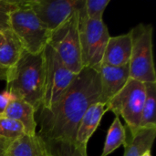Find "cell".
<instances>
[{"mask_svg":"<svg viewBox=\"0 0 156 156\" xmlns=\"http://www.w3.org/2000/svg\"><path fill=\"white\" fill-rule=\"evenodd\" d=\"M100 101L99 71L83 68L49 109H38L36 112V122L40 126L37 134L43 140H65L75 143L81 118L92 104Z\"/></svg>","mask_w":156,"mask_h":156,"instance_id":"obj_1","label":"cell"},{"mask_svg":"<svg viewBox=\"0 0 156 156\" xmlns=\"http://www.w3.org/2000/svg\"><path fill=\"white\" fill-rule=\"evenodd\" d=\"M5 82L6 90L29 103L37 112L41 107L44 95V51L31 54L24 50L16 64L8 69Z\"/></svg>","mask_w":156,"mask_h":156,"instance_id":"obj_2","label":"cell"},{"mask_svg":"<svg viewBox=\"0 0 156 156\" xmlns=\"http://www.w3.org/2000/svg\"><path fill=\"white\" fill-rule=\"evenodd\" d=\"M9 28L22 44L24 50L39 54L48 44L50 31L27 5L25 0L19 7L9 14Z\"/></svg>","mask_w":156,"mask_h":156,"instance_id":"obj_3","label":"cell"},{"mask_svg":"<svg viewBox=\"0 0 156 156\" xmlns=\"http://www.w3.org/2000/svg\"><path fill=\"white\" fill-rule=\"evenodd\" d=\"M153 26L140 23L130 31L132 54L129 62L130 79L143 83H155L156 72L153 54Z\"/></svg>","mask_w":156,"mask_h":156,"instance_id":"obj_4","label":"cell"},{"mask_svg":"<svg viewBox=\"0 0 156 156\" xmlns=\"http://www.w3.org/2000/svg\"><path fill=\"white\" fill-rule=\"evenodd\" d=\"M83 8L51 31L48 44L56 52L64 66L75 74L83 69L79 33L80 13Z\"/></svg>","mask_w":156,"mask_h":156,"instance_id":"obj_5","label":"cell"},{"mask_svg":"<svg viewBox=\"0 0 156 156\" xmlns=\"http://www.w3.org/2000/svg\"><path fill=\"white\" fill-rule=\"evenodd\" d=\"M80 44L83 68L98 70L107 42L110 38L108 27L103 20H91L85 15V6L80 13Z\"/></svg>","mask_w":156,"mask_h":156,"instance_id":"obj_6","label":"cell"},{"mask_svg":"<svg viewBox=\"0 0 156 156\" xmlns=\"http://www.w3.org/2000/svg\"><path fill=\"white\" fill-rule=\"evenodd\" d=\"M145 95V84L129 79L123 89L106 105L107 112L122 117L128 132L133 134L140 129Z\"/></svg>","mask_w":156,"mask_h":156,"instance_id":"obj_7","label":"cell"},{"mask_svg":"<svg viewBox=\"0 0 156 156\" xmlns=\"http://www.w3.org/2000/svg\"><path fill=\"white\" fill-rule=\"evenodd\" d=\"M45 85L39 109H49L70 86L76 75L68 69L56 52L48 45L44 49Z\"/></svg>","mask_w":156,"mask_h":156,"instance_id":"obj_8","label":"cell"},{"mask_svg":"<svg viewBox=\"0 0 156 156\" xmlns=\"http://www.w3.org/2000/svg\"><path fill=\"white\" fill-rule=\"evenodd\" d=\"M26 3L51 32L83 8L85 0H26Z\"/></svg>","mask_w":156,"mask_h":156,"instance_id":"obj_9","label":"cell"},{"mask_svg":"<svg viewBox=\"0 0 156 156\" xmlns=\"http://www.w3.org/2000/svg\"><path fill=\"white\" fill-rule=\"evenodd\" d=\"M98 71L101 81L100 102L107 105L123 89L129 80V65L113 67L102 64Z\"/></svg>","mask_w":156,"mask_h":156,"instance_id":"obj_10","label":"cell"},{"mask_svg":"<svg viewBox=\"0 0 156 156\" xmlns=\"http://www.w3.org/2000/svg\"><path fill=\"white\" fill-rule=\"evenodd\" d=\"M132 54V36L126 34L110 37L102 58L101 65L122 67L129 65Z\"/></svg>","mask_w":156,"mask_h":156,"instance_id":"obj_11","label":"cell"},{"mask_svg":"<svg viewBox=\"0 0 156 156\" xmlns=\"http://www.w3.org/2000/svg\"><path fill=\"white\" fill-rule=\"evenodd\" d=\"M107 112L106 105L101 102L92 104L81 118L75 136V144L81 149L87 150V145L96 132L103 115Z\"/></svg>","mask_w":156,"mask_h":156,"instance_id":"obj_12","label":"cell"},{"mask_svg":"<svg viewBox=\"0 0 156 156\" xmlns=\"http://www.w3.org/2000/svg\"><path fill=\"white\" fill-rule=\"evenodd\" d=\"M36 110L27 101L16 99L13 101L0 114V117L9 118L18 122L24 128L25 134L34 136L37 134Z\"/></svg>","mask_w":156,"mask_h":156,"instance_id":"obj_13","label":"cell"},{"mask_svg":"<svg viewBox=\"0 0 156 156\" xmlns=\"http://www.w3.org/2000/svg\"><path fill=\"white\" fill-rule=\"evenodd\" d=\"M123 156H142L151 151L156 136V127L140 128L136 133H126Z\"/></svg>","mask_w":156,"mask_h":156,"instance_id":"obj_14","label":"cell"},{"mask_svg":"<svg viewBox=\"0 0 156 156\" xmlns=\"http://www.w3.org/2000/svg\"><path fill=\"white\" fill-rule=\"evenodd\" d=\"M24 48L16 35L10 30L3 31L0 40V69H9L19 60Z\"/></svg>","mask_w":156,"mask_h":156,"instance_id":"obj_15","label":"cell"},{"mask_svg":"<svg viewBox=\"0 0 156 156\" xmlns=\"http://www.w3.org/2000/svg\"><path fill=\"white\" fill-rule=\"evenodd\" d=\"M7 156H44L43 146L40 137L23 134L11 142Z\"/></svg>","mask_w":156,"mask_h":156,"instance_id":"obj_16","label":"cell"},{"mask_svg":"<svg viewBox=\"0 0 156 156\" xmlns=\"http://www.w3.org/2000/svg\"><path fill=\"white\" fill-rule=\"evenodd\" d=\"M41 142L44 156H88L87 150L80 148L74 142L43 139H41Z\"/></svg>","mask_w":156,"mask_h":156,"instance_id":"obj_17","label":"cell"},{"mask_svg":"<svg viewBox=\"0 0 156 156\" xmlns=\"http://www.w3.org/2000/svg\"><path fill=\"white\" fill-rule=\"evenodd\" d=\"M126 130L122 123L120 117L115 116L106 135L103 150L101 156H108L119 147L124 146L126 143Z\"/></svg>","mask_w":156,"mask_h":156,"instance_id":"obj_18","label":"cell"},{"mask_svg":"<svg viewBox=\"0 0 156 156\" xmlns=\"http://www.w3.org/2000/svg\"><path fill=\"white\" fill-rule=\"evenodd\" d=\"M145 84V101L144 104L140 128L156 127V82Z\"/></svg>","mask_w":156,"mask_h":156,"instance_id":"obj_19","label":"cell"},{"mask_svg":"<svg viewBox=\"0 0 156 156\" xmlns=\"http://www.w3.org/2000/svg\"><path fill=\"white\" fill-rule=\"evenodd\" d=\"M25 134L23 126L16 121L0 117V137L14 141Z\"/></svg>","mask_w":156,"mask_h":156,"instance_id":"obj_20","label":"cell"},{"mask_svg":"<svg viewBox=\"0 0 156 156\" xmlns=\"http://www.w3.org/2000/svg\"><path fill=\"white\" fill-rule=\"evenodd\" d=\"M111 0H85V15L91 20H103V13Z\"/></svg>","mask_w":156,"mask_h":156,"instance_id":"obj_21","label":"cell"},{"mask_svg":"<svg viewBox=\"0 0 156 156\" xmlns=\"http://www.w3.org/2000/svg\"><path fill=\"white\" fill-rule=\"evenodd\" d=\"M15 100H16V98L8 90H5L0 92V114L3 113L6 107Z\"/></svg>","mask_w":156,"mask_h":156,"instance_id":"obj_22","label":"cell"},{"mask_svg":"<svg viewBox=\"0 0 156 156\" xmlns=\"http://www.w3.org/2000/svg\"><path fill=\"white\" fill-rule=\"evenodd\" d=\"M12 141L0 137V156H7V150Z\"/></svg>","mask_w":156,"mask_h":156,"instance_id":"obj_23","label":"cell"},{"mask_svg":"<svg viewBox=\"0 0 156 156\" xmlns=\"http://www.w3.org/2000/svg\"><path fill=\"white\" fill-rule=\"evenodd\" d=\"M9 28V16L8 15L0 13V31H5Z\"/></svg>","mask_w":156,"mask_h":156,"instance_id":"obj_24","label":"cell"},{"mask_svg":"<svg viewBox=\"0 0 156 156\" xmlns=\"http://www.w3.org/2000/svg\"><path fill=\"white\" fill-rule=\"evenodd\" d=\"M7 69H0V80H6L7 78Z\"/></svg>","mask_w":156,"mask_h":156,"instance_id":"obj_25","label":"cell"},{"mask_svg":"<svg viewBox=\"0 0 156 156\" xmlns=\"http://www.w3.org/2000/svg\"><path fill=\"white\" fill-rule=\"evenodd\" d=\"M142 156H152V154H151V151H148V152L144 153Z\"/></svg>","mask_w":156,"mask_h":156,"instance_id":"obj_26","label":"cell"},{"mask_svg":"<svg viewBox=\"0 0 156 156\" xmlns=\"http://www.w3.org/2000/svg\"><path fill=\"white\" fill-rule=\"evenodd\" d=\"M2 37H3V31H0V40L2 39Z\"/></svg>","mask_w":156,"mask_h":156,"instance_id":"obj_27","label":"cell"}]
</instances>
